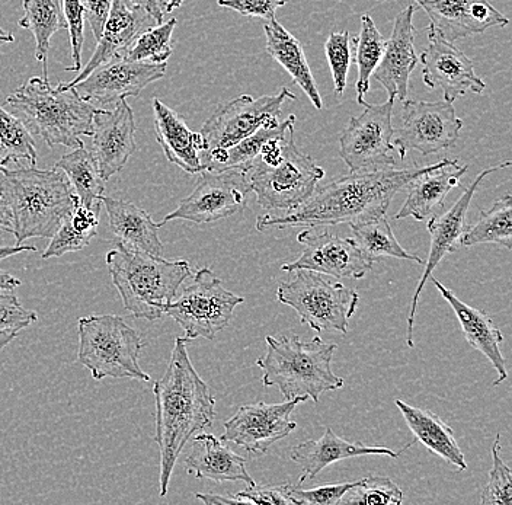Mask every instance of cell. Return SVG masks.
Listing matches in <instances>:
<instances>
[{"instance_id":"6da1fadb","label":"cell","mask_w":512,"mask_h":505,"mask_svg":"<svg viewBox=\"0 0 512 505\" xmlns=\"http://www.w3.org/2000/svg\"><path fill=\"white\" fill-rule=\"evenodd\" d=\"M430 166L383 168L350 172V175L316 187L312 196L300 206L281 214H264L256 220V230L288 229L297 226H357L386 216L390 203L406 190L418 175Z\"/></svg>"},{"instance_id":"7a4b0ae2","label":"cell","mask_w":512,"mask_h":505,"mask_svg":"<svg viewBox=\"0 0 512 505\" xmlns=\"http://www.w3.org/2000/svg\"><path fill=\"white\" fill-rule=\"evenodd\" d=\"M187 343V338H176L165 375L153 386L155 441L160 455V497L168 494L176 462L188 441L210 428L216 418V399L192 366Z\"/></svg>"},{"instance_id":"3957f363","label":"cell","mask_w":512,"mask_h":505,"mask_svg":"<svg viewBox=\"0 0 512 505\" xmlns=\"http://www.w3.org/2000/svg\"><path fill=\"white\" fill-rule=\"evenodd\" d=\"M0 194L12 219L16 245L51 238L78 206V197L60 169L0 168Z\"/></svg>"},{"instance_id":"277c9868","label":"cell","mask_w":512,"mask_h":505,"mask_svg":"<svg viewBox=\"0 0 512 505\" xmlns=\"http://www.w3.org/2000/svg\"><path fill=\"white\" fill-rule=\"evenodd\" d=\"M267 351L256 366L262 370V383L277 386L286 401L312 399L319 402L322 393L338 391L345 385L332 370L336 344L320 337L303 341L299 335L265 338Z\"/></svg>"},{"instance_id":"5b68a950","label":"cell","mask_w":512,"mask_h":505,"mask_svg":"<svg viewBox=\"0 0 512 505\" xmlns=\"http://www.w3.org/2000/svg\"><path fill=\"white\" fill-rule=\"evenodd\" d=\"M107 265L124 308L134 318L147 321L162 319L181 284L191 277L188 261L165 260L121 244L108 252Z\"/></svg>"},{"instance_id":"8992f818","label":"cell","mask_w":512,"mask_h":505,"mask_svg":"<svg viewBox=\"0 0 512 505\" xmlns=\"http://www.w3.org/2000/svg\"><path fill=\"white\" fill-rule=\"evenodd\" d=\"M6 104L24 115L27 126L48 146L82 147L91 136L95 107L75 88H53L48 79L35 76L6 98Z\"/></svg>"},{"instance_id":"52a82bcc","label":"cell","mask_w":512,"mask_h":505,"mask_svg":"<svg viewBox=\"0 0 512 505\" xmlns=\"http://www.w3.org/2000/svg\"><path fill=\"white\" fill-rule=\"evenodd\" d=\"M325 171L294 143V130L272 142L246 178L262 209L290 210L316 190Z\"/></svg>"},{"instance_id":"ba28073f","label":"cell","mask_w":512,"mask_h":505,"mask_svg":"<svg viewBox=\"0 0 512 505\" xmlns=\"http://www.w3.org/2000/svg\"><path fill=\"white\" fill-rule=\"evenodd\" d=\"M78 360L95 380L105 377L149 382L140 367L143 341L136 329L117 315L83 316L78 322Z\"/></svg>"},{"instance_id":"9c48e42d","label":"cell","mask_w":512,"mask_h":505,"mask_svg":"<svg viewBox=\"0 0 512 505\" xmlns=\"http://www.w3.org/2000/svg\"><path fill=\"white\" fill-rule=\"evenodd\" d=\"M293 273L290 280L278 286V302L296 310L300 322L313 331H338L347 335L350 319L360 303L358 293L316 271Z\"/></svg>"},{"instance_id":"30bf717a","label":"cell","mask_w":512,"mask_h":505,"mask_svg":"<svg viewBox=\"0 0 512 505\" xmlns=\"http://www.w3.org/2000/svg\"><path fill=\"white\" fill-rule=\"evenodd\" d=\"M243 302L242 296L224 289L222 280L210 268H201L190 286L169 303L166 315L181 326L188 341H211L229 326L235 309Z\"/></svg>"},{"instance_id":"8fae6325","label":"cell","mask_w":512,"mask_h":505,"mask_svg":"<svg viewBox=\"0 0 512 505\" xmlns=\"http://www.w3.org/2000/svg\"><path fill=\"white\" fill-rule=\"evenodd\" d=\"M393 105L395 99L379 105L366 102L363 113L348 121L339 137V156L350 172L374 171L396 165Z\"/></svg>"},{"instance_id":"7c38bea8","label":"cell","mask_w":512,"mask_h":505,"mask_svg":"<svg viewBox=\"0 0 512 505\" xmlns=\"http://www.w3.org/2000/svg\"><path fill=\"white\" fill-rule=\"evenodd\" d=\"M288 99L296 101L297 97L290 89L283 88L277 95L259 98L240 95L222 102L201 127L203 152L229 149L261 127L277 124L280 121L281 108Z\"/></svg>"},{"instance_id":"4fadbf2b","label":"cell","mask_w":512,"mask_h":505,"mask_svg":"<svg viewBox=\"0 0 512 505\" xmlns=\"http://www.w3.org/2000/svg\"><path fill=\"white\" fill-rule=\"evenodd\" d=\"M462 129L463 121L457 117L453 102L405 99L393 145L400 159H405L409 150L422 156L435 155L456 146Z\"/></svg>"},{"instance_id":"5bb4252c","label":"cell","mask_w":512,"mask_h":505,"mask_svg":"<svg viewBox=\"0 0 512 505\" xmlns=\"http://www.w3.org/2000/svg\"><path fill=\"white\" fill-rule=\"evenodd\" d=\"M251 185L239 171H203L194 191L181 201L174 212L159 223L162 228L171 220H187L195 225L219 222L243 212L248 206Z\"/></svg>"},{"instance_id":"9a60e30c","label":"cell","mask_w":512,"mask_h":505,"mask_svg":"<svg viewBox=\"0 0 512 505\" xmlns=\"http://www.w3.org/2000/svg\"><path fill=\"white\" fill-rule=\"evenodd\" d=\"M300 402L294 398L281 404L256 402L243 405L224 423L222 440L238 444L251 455H265L272 444L286 439L296 430L297 424L291 421V414Z\"/></svg>"},{"instance_id":"2e32d148","label":"cell","mask_w":512,"mask_h":505,"mask_svg":"<svg viewBox=\"0 0 512 505\" xmlns=\"http://www.w3.org/2000/svg\"><path fill=\"white\" fill-rule=\"evenodd\" d=\"M297 242L302 245V255L281 267L286 273L310 270L329 277L360 280L373 268V262L366 260L351 238L309 228L297 235Z\"/></svg>"},{"instance_id":"e0dca14e","label":"cell","mask_w":512,"mask_h":505,"mask_svg":"<svg viewBox=\"0 0 512 505\" xmlns=\"http://www.w3.org/2000/svg\"><path fill=\"white\" fill-rule=\"evenodd\" d=\"M511 166V162H504L498 166H492V168L485 169L480 172L476 180L463 191L462 196L459 200L454 203L448 212L443 214H435L428 222L427 229L431 235V248L428 260L424 262L425 270L422 273V277L419 278L418 284L414 297H412L411 310L408 315V334H406V343L409 348H414V326H415V315L416 308H418L419 296H421L422 290H424L425 284L430 280L432 271L438 267L441 261L447 257L448 254H453L459 248L460 238H462L464 229H466V214L469 210L472 198L478 191L479 185L485 180L488 175L494 174L499 169L508 168Z\"/></svg>"},{"instance_id":"ac0fdd59","label":"cell","mask_w":512,"mask_h":505,"mask_svg":"<svg viewBox=\"0 0 512 505\" xmlns=\"http://www.w3.org/2000/svg\"><path fill=\"white\" fill-rule=\"evenodd\" d=\"M166 63L134 62L124 56L96 67L75 86L80 97L95 104L108 105L128 97H139L146 86L165 76Z\"/></svg>"},{"instance_id":"d6986e66","label":"cell","mask_w":512,"mask_h":505,"mask_svg":"<svg viewBox=\"0 0 512 505\" xmlns=\"http://www.w3.org/2000/svg\"><path fill=\"white\" fill-rule=\"evenodd\" d=\"M427 49L422 51V81L430 89H441L444 99L454 102L467 92L482 94L486 83L476 75L475 63L453 43L428 28Z\"/></svg>"},{"instance_id":"ffe728a7","label":"cell","mask_w":512,"mask_h":505,"mask_svg":"<svg viewBox=\"0 0 512 505\" xmlns=\"http://www.w3.org/2000/svg\"><path fill=\"white\" fill-rule=\"evenodd\" d=\"M134 133V113L126 99L118 101L114 110H95L89 153L102 180L108 181L118 174L136 152Z\"/></svg>"},{"instance_id":"44dd1931","label":"cell","mask_w":512,"mask_h":505,"mask_svg":"<svg viewBox=\"0 0 512 505\" xmlns=\"http://www.w3.org/2000/svg\"><path fill=\"white\" fill-rule=\"evenodd\" d=\"M431 19L430 30L454 43L492 27H507L510 19L489 0H415Z\"/></svg>"},{"instance_id":"7402d4cb","label":"cell","mask_w":512,"mask_h":505,"mask_svg":"<svg viewBox=\"0 0 512 505\" xmlns=\"http://www.w3.org/2000/svg\"><path fill=\"white\" fill-rule=\"evenodd\" d=\"M156 25L158 22L139 6H131L127 0H112L110 15L99 37L94 56L79 76L72 82H60L57 88H75L79 82L88 78L96 67L110 62L114 57L124 56L144 31Z\"/></svg>"},{"instance_id":"603a6c76","label":"cell","mask_w":512,"mask_h":505,"mask_svg":"<svg viewBox=\"0 0 512 505\" xmlns=\"http://www.w3.org/2000/svg\"><path fill=\"white\" fill-rule=\"evenodd\" d=\"M415 6L409 5L395 19L392 35L386 40L384 53L373 76L386 89L389 99H408L409 79L419 63L414 41Z\"/></svg>"},{"instance_id":"cb8c5ba5","label":"cell","mask_w":512,"mask_h":505,"mask_svg":"<svg viewBox=\"0 0 512 505\" xmlns=\"http://www.w3.org/2000/svg\"><path fill=\"white\" fill-rule=\"evenodd\" d=\"M469 166L459 165L457 159H443L434 163L424 174L418 175L406 187L408 197L396 220L414 217L416 222L431 219L443 209L448 194L460 184Z\"/></svg>"},{"instance_id":"d4e9b609","label":"cell","mask_w":512,"mask_h":505,"mask_svg":"<svg viewBox=\"0 0 512 505\" xmlns=\"http://www.w3.org/2000/svg\"><path fill=\"white\" fill-rule=\"evenodd\" d=\"M371 455L389 456L392 459H398L399 453L393 452L389 447L366 446L360 441L342 439L332 431V428H326L325 434L319 440H307L297 444L296 447L291 449L290 453L291 460L302 466L303 469L297 485H302L307 479L315 478L320 471L328 468L332 463L351 459V457Z\"/></svg>"},{"instance_id":"484cf974","label":"cell","mask_w":512,"mask_h":505,"mask_svg":"<svg viewBox=\"0 0 512 505\" xmlns=\"http://www.w3.org/2000/svg\"><path fill=\"white\" fill-rule=\"evenodd\" d=\"M152 105L156 140L162 146L166 159L188 174H201L204 171L200 159V153L204 150L201 134L194 133L184 118L166 107L159 98L153 99Z\"/></svg>"},{"instance_id":"4316f807","label":"cell","mask_w":512,"mask_h":505,"mask_svg":"<svg viewBox=\"0 0 512 505\" xmlns=\"http://www.w3.org/2000/svg\"><path fill=\"white\" fill-rule=\"evenodd\" d=\"M430 278L435 287L440 290L441 296L447 300L448 305L456 313L467 343L472 345L479 353H482L494 366L496 373H498V379L495 380L494 385L505 382L508 377L507 364H505L504 356L501 353V344L504 343V337H502V332L499 331L498 326L492 321L491 316L483 310L466 305L454 292L441 284L437 278L432 276Z\"/></svg>"},{"instance_id":"83f0119b","label":"cell","mask_w":512,"mask_h":505,"mask_svg":"<svg viewBox=\"0 0 512 505\" xmlns=\"http://www.w3.org/2000/svg\"><path fill=\"white\" fill-rule=\"evenodd\" d=\"M185 469L198 479L213 482H245L254 487L256 482L246 471V459L224 446L223 440L213 434L194 437L190 455L185 459Z\"/></svg>"},{"instance_id":"f1b7e54d","label":"cell","mask_w":512,"mask_h":505,"mask_svg":"<svg viewBox=\"0 0 512 505\" xmlns=\"http://www.w3.org/2000/svg\"><path fill=\"white\" fill-rule=\"evenodd\" d=\"M102 206L107 210L108 223L117 236L118 244L144 254L162 255L160 225L153 222L149 213L130 201L111 197H102Z\"/></svg>"},{"instance_id":"f546056e","label":"cell","mask_w":512,"mask_h":505,"mask_svg":"<svg viewBox=\"0 0 512 505\" xmlns=\"http://www.w3.org/2000/svg\"><path fill=\"white\" fill-rule=\"evenodd\" d=\"M294 123H296V117L290 115L286 120L278 121L277 124L261 127L229 149L200 153L204 171H239L242 174H248L249 169L272 142L286 136L288 131L294 130Z\"/></svg>"},{"instance_id":"4dcf8cb0","label":"cell","mask_w":512,"mask_h":505,"mask_svg":"<svg viewBox=\"0 0 512 505\" xmlns=\"http://www.w3.org/2000/svg\"><path fill=\"white\" fill-rule=\"evenodd\" d=\"M395 404L403 420L408 424L409 430L414 434L415 440L454 466L457 472L466 471V459L454 437L453 430L438 415L427 409L412 407L400 399H396Z\"/></svg>"},{"instance_id":"1f68e13d","label":"cell","mask_w":512,"mask_h":505,"mask_svg":"<svg viewBox=\"0 0 512 505\" xmlns=\"http://www.w3.org/2000/svg\"><path fill=\"white\" fill-rule=\"evenodd\" d=\"M264 33L267 38V53L287 70L294 83L302 88L304 94L310 99L313 107L316 110H322V97L300 41L293 34L288 33L275 18L264 25Z\"/></svg>"},{"instance_id":"d6a6232c","label":"cell","mask_w":512,"mask_h":505,"mask_svg":"<svg viewBox=\"0 0 512 505\" xmlns=\"http://www.w3.org/2000/svg\"><path fill=\"white\" fill-rule=\"evenodd\" d=\"M56 168L66 175L78 197L80 206L99 213L102 197H104L105 181L102 180L98 166L89 150H86L85 146L76 147L72 153L64 155L56 163Z\"/></svg>"},{"instance_id":"836d02e7","label":"cell","mask_w":512,"mask_h":505,"mask_svg":"<svg viewBox=\"0 0 512 505\" xmlns=\"http://www.w3.org/2000/svg\"><path fill=\"white\" fill-rule=\"evenodd\" d=\"M19 27L30 30L35 38V59L43 63V78L48 79V50L57 31L66 28L62 0H24V18Z\"/></svg>"},{"instance_id":"e575fe53","label":"cell","mask_w":512,"mask_h":505,"mask_svg":"<svg viewBox=\"0 0 512 505\" xmlns=\"http://www.w3.org/2000/svg\"><path fill=\"white\" fill-rule=\"evenodd\" d=\"M480 244H496L512 248V196L511 193L496 200L491 209L480 212L478 222L466 226L459 245L464 248Z\"/></svg>"},{"instance_id":"d590c367","label":"cell","mask_w":512,"mask_h":505,"mask_svg":"<svg viewBox=\"0 0 512 505\" xmlns=\"http://www.w3.org/2000/svg\"><path fill=\"white\" fill-rule=\"evenodd\" d=\"M352 241L360 249L361 254L370 262L382 260V258H398L403 261H414L416 264H424V260L418 255L409 254L399 244L393 233L392 226L386 216L371 220L364 225L351 226Z\"/></svg>"},{"instance_id":"8d00e7d4","label":"cell","mask_w":512,"mask_h":505,"mask_svg":"<svg viewBox=\"0 0 512 505\" xmlns=\"http://www.w3.org/2000/svg\"><path fill=\"white\" fill-rule=\"evenodd\" d=\"M98 214L78 203V206L51 236L50 244L43 252V260L60 258L69 252L82 251L91 244L92 238L98 232Z\"/></svg>"},{"instance_id":"74e56055","label":"cell","mask_w":512,"mask_h":505,"mask_svg":"<svg viewBox=\"0 0 512 505\" xmlns=\"http://www.w3.org/2000/svg\"><path fill=\"white\" fill-rule=\"evenodd\" d=\"M352 46L355 51V63L358 67V78L355 82V91H357V102L363 107L366 104L364 98L370 91V79L374 70L379 66L384 53L386 40L376 22L366 14L361 17V31L357 37L351 38Z\"/></svg>"},{"instance_id":"f35d334b","label":"cell","mask_w":512,"mask_h":505,"mask_svg":"<svg viewBox=\"0 0 512 505\" xmlns=\"http://www.w3.org/2000/svg\"><path fill=\"white\" fill-rule=\"evenodd\" d=\"M21 161L37 165L38 153L31 131L18 117L0 107V168Z\"/></svg>"},{"instance_id":"ab89813d","label":"cell","mask_w":512,"mask_h":505,"mask_svg":"<svg viewBox=\"0 0 512 505\" xmlns=\"http://www.w3.org/2000/svg\"><path fill=\"white\" fill-rule=\"evenodd\" d=\"M176 18L169 19L165 24L156 25L144 31L124 57L134 62L166 63L172 56V34H174Z\"/></svg>"},{"instance_id":"60d3db41","label":"cell","mask_w":512,"mask_h":505,"mask_svg":"<svg viewBox=\"0 0 512 505\" xmlns=\"http://www.w3.org/2000/svg\"><path fill=\"white\" fill-rule=\"evenodd\" d=\"M403 491L386 476H370L345 492L339 504L342 505H400Z\"/></svg>"},{"instance_id":"b9f144b4","label":"cell","mask_w":512,"mask_h":505,"mask_svg":"<svg viewBox=\"0 0 512 505\" xmlns=\"http://www.w3.org/2000/svg\"><path fill=\"white\" fill-rule=\"evenodd\" d=\"M38 315L25 309L9 290H0V350L12 343L19 332L37 322Z\"/></svg>"},{"instance_id":"7bdbcfd3","label":"cell","mask_w":512,"mask_h":505,"mask_svg":"<svg viewBox=\"0 0 512 505\" xmlns=\"http://www.w3.org/2000/svg\"><path fill=\"white\" fill-rule=\"evenodd\" d=\"M483 505L512 504V473L501 457V434H496L492 446V468L489 481L482 492Z\"/></svg>"},{"instance_id":"ee69618b","label":"cell","mask_w":512,"mask_h":505,"mask_svg":"<svg viewBox=\"0 0 512 505\" xmlns=\"http://www.w3.org/2000/svg\"><path fill=\"white\" fill-rule=\"evenodd\" d=\"M351 35L348 31L332 33L325 43V53L334 79L335 95L342 97L347 88L348 72L351 67Z\"/></svg>"},{"instance_id":"f6af8a7d","label":"cell","mask_w":512,"mask_h":505,"mask_svg":"<svg viewBox=\"0 0 512 505\" xmlns=\"http://www.w3.org/2000/svg\"><path fill=\"white\" fill-rule=\"evenodd\" d=\"M63 15L66 28L69 30L70 46H72L73 65L66 67V72H79L82 69V47L85 37V11L82 0H63Z\"/></svg>"},{"instance_id":"bcb514c9","label":"cell","mask_w":512,"mask_h":505,"mask_svg":"<svg viewBox=\"0 0 512 505\" xmlns=\"http://www.w3.org/2000/svg\"><path fill=\"white\" fill-rule=\"evenodd\" d=\"M355 482H345V484L325 485L315 489H302L299 485H291L290 497L293 498L296 505H332L339 504L345 492L355 485Z\"/></svg>"},{"instance_id":"7dc6e473","label":"cell","mask_w":512,"mask_h":505,"mask_svg":"<svg viewBox=\"0 0 512 505\" xmlns=\"http://www.w3.org/2000/svg\"><path fill=\"white\" fill-rule=\"evenodd\" d=\"M291 482L277 485H258L248 487L235 495L240 504H267V505H291L294 504L290 497Z\"/></svg>"},{"instance_id":"c3c4849f","label":"cell","mask_w":512,"mask_h":505,"mask_svg":"<svg viewBox=\"0 0 512 505\" xmlns=\"http://www.w3.org/2000/svg\"><path fill=\"white\" fill-rule=\"evenodd\" d=\"M217 5L232 9L242 17L271 21L277 9L287 5V0H217Z\"/></svg>"},{"instance_id":"681fc988","label":"cell","mask_w":512,"mask_h":505,"mask_svg":"<svg viewBox=\"0 0 512 505\" xmlns=\"http://www.w3.org/2000/svg\"><path fill=\"white\" fill-rule=\"evenodd\" d=\"M85 21H88L96 41L101 37L105 22L110 15L112 0H82Z\"/></svg>"},{"instance_id":"f907efd6","label":"cell","mask_w":512,"mask_h":505,"mask_svg":"<svg viewBox=\"0 0 512 505\" xmlns=\"http://www.w3.org/2000/svg\"><path fill=\"white\" fill-rule=\"evenodd\" d=\"M131 6H139L150 15L158 25L163 24L166 14V0H127Z\"/></svg>"},{"instance_id":"816d5d0a","label":"cell","mask_w":512,"mask_h":505,"mask_svg":"<svg viewBox=\"0 0 512 505\" xmlns=\"http://www.w3.org/2000/svg\"><path fill=\"white\" fill-rule=\"evenodd\" d=\"M195 497H197V500L203 501V503L207 505L240 504L235 497H222V495L216 494H201V492H198V494H195Z\"/></svg>"},{"instance_id":"f5cc1de1","label":"cell","mask_w":512,"mask_h":505,"mask_svg":"<svg viewBox=\"0 0 512 505\" xmlns=\"http://www.w3.org/2000/svg\"><path fill=\"white\" fill-rule=\"evenodd\" d=\"M2 232L12 233V219L8 206H6L5 200L0 194V233Z\"/></svg>"},{"instance_id":"db71d44e","label":"cell","mask_w":512,"mask_h":505,"mask_svg":"<svg viewBox=\"0 0 512 505\" xmlns=\"http://www.w3.org/2000/svg\"><path fill=\"white\" fill-rule=\"evenodd\" d=\"M28 251H37L35 246L28 245H15V246H0V261L5 260V258L14 257L16 254H21V252Z\"/></svg>"},{"instance_id":"11a10c76","label":"cell","mask_w":512,"mask_h":505,"mask_svg":"<svg viewBox=\"0 0 512 505\" xmlns=\"http://www.w3.org/2000/svg\"><path fill=\"white\" fill-rule=\"evenodd\" d=\"M19 286H21V280L0 270V290H9L11 292V290Z\"/></svg>"},{"instance_id":"9f6ffc18","label":"cell","mask_w":512,"mask_h":505,"mask_svg":"<svg viewBox=\"0 0 512 505\" xmlns=\"http://www.w3.org/2000/svg\"><path fill=\"white\" fill-rule=\"evenodd\" d=\"M15 37L12 34L6 33L5 30H3L2 27H0V47L3 46V44L6 43H14Z\"/></svg>"},{"instance_id":"6f0895ef","label":"cell","mask_w":512,"mask_h":505,"mask_svg":"<svg viewBox=\"0 0 512 505\" xmlns=\"http://www.w3.org/2000/svg\"><path fill=\"white\" fill-rule=\"evenodd\" d=\"M184 3V0H166V12H172L174 9L179 8V6Z\"/></svg>"},{"instance_id":"680465c9","label":"cell","mask_w":512,"mask_h":505,"mask_svg":"<svg viewBox=\"0 0 512 505\" xmlns=\"http://www.w3.org/2000/svg\"><path fill=\"white\" fill-rule=\"evenodd\" d=\"M377 2H387V0H377Z\"/></svg>"}]
</instances>
